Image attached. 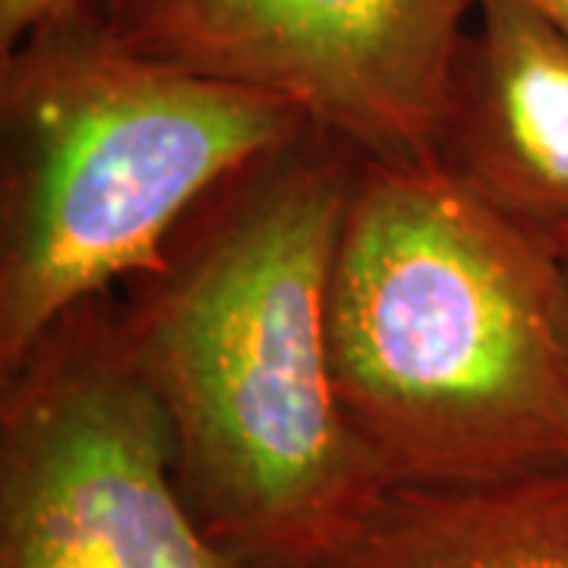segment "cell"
<instances>
[{
    "instance_id": "cell-10",
    "label": "cell",
    "mask_w": 568,
    "mask_h": 568,
    "mask_svg": "<svg viewBox=\"0 0 568 568\" xmlns=\"http://www.w3.org/2000/svg\"><path fill=\"white\" fill-rule=\"evenodd\" d=\"M559 263H562V328H566L568 347V244L559 250Z\"/></svg>"
},
{
    "instance_id": "cell-8",
    "label": "cell",
    "mask_w": 568,
    "mask_h": 568,
    "mask_svg": "<svg viewBox=\"0 0 568 568\" xmlns=\"http://www.w3.org/2000/svg\"><path fill=\"white\" fill-rule=\"evenodd\" d=\"M82 0H0V54L17 48L41 22L77 7Z\"/></svg>"
},
{
    "instance_id": "cell-2",
    "label": "cell",
    "mask_w": 568,
    "mask_h": 568,
    "mask_svg": "<svg viewBox=\"0 0 568 568\" xmlns=\"http://www.w3.org/2000/svg\"><path fill=\"white\" fill-rule=\"evenodd\" d=\"M328 364L386 487L568 465L559 250L439 162H357L328 282Z\"/></svg>"
},
{
    "instance_id": "cell-3",
    "label": "cell",
    "mask_w": 568,
    "mask_h": 568,
    "mask_svg": "<svg viewBox=\"0 0 568 568\" xmlns=\"http://www.w3.org/2000/svg\"><path fill=\"white\" fill-rule=\"evenodd\" d=\"M310 126L278 95L133 51L92 0L0 54V376Z\"/></svg>"
},
{
    "instance_id": "cell-5",
    "label": "cell",
    "mask_w": 568,
    "mask_h": 568,
    "mask_svg": "<svg viewBox=\"0 0 568 568\" xmlns=\"http://www.w3.org/2000/svg\"><path fill=\"white\" fill-rule=\"evenodd\" d=\"M133 51L297 104L369 162H436L477 0H104Z\"/></svg>"
},
{
    "instance_id": "cell-4",
    "label": "cell",
    "mask_w": 568,
    "mask_h": 568,
    "mask_svg": "<svg viewBox=\"0 0 568 568\" xmlns=\"http://www.w3.org/2000/svg\"><path fill=\"white\" fill-rule=\"evenodd\" d=\"M0 568H291L224 547L186 508L114 294L67 313L0 376Z\"/></svg>"
},
{
    "instance_id": "cell-6",
    "label": "cell",
    "mask_w": 568,
    "mask_h": 568,
    "mask_svg": "<svg viewBox=\"0 0 568 568\" xmlns=\"http://www.w3.org/2000/svg\"><path fill=\"white\" fill-rule=\"evenodd\" d=\"M436 162L508 222L568 244V36L525 0H477Z\"/></svg>"
},
{
    "instance_id": "cell-1",
    "label": "cell",
    "mask_w": 568,
    "mask_h": 568,
    "mask_svg": "<svg viewBox=\"0 0 568 568\" xmlns=\"http://www.w3.org/2000/svg\"><path fill=\"white\" fill-rule=\"evenodd\" d=\"M361 155L310 126L193 209L114 323L162 407L174 480L224 547L323 568L386 480L347 426L328 364V282Z\"/></svg>"
},
{
    "instance_id": "cell-7",
    "label": "cell",
    "mask_w": 568,
    "mask_h": 568,
    "mask_svg": "<svg viewBox=\"0 0 568 568\" xmlns=\"http://www.w3.org/2000/svg\"><path fill=\"white\" fill-rule=\"evenodd\" d=\"M323 568H568V465L470 487H388Z\"/></svg>"
},
{
    "instance_id": "cell-9",
    "label": "cell",
    "mask_w": 568,
    "mask_h": 568,
    "mask_svg": "<svg viewBox=\"0 0 568 568\" xmlns=\"http://www.w3.org/2000/svg\"><path fill=\"white\" fill-rule=\"evenodd\" d=\"M530 7H537L540 13H547L549 20L556 22L568 36V0H525Z\"/></svg>"
}]
</instances>
